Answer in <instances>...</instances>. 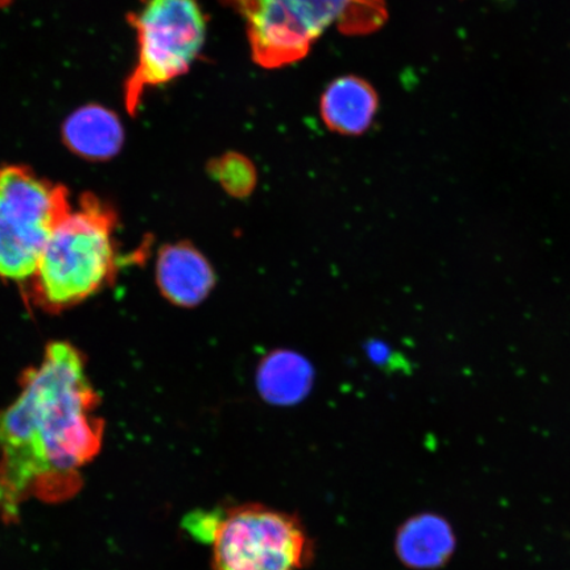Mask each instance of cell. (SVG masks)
Returning a JSON list of instances; mask_svg holds the SVG:
<instances>
[{"instance_id": "10", "label": "cell", "mask_w": 570, "mask_h": 570, "mask_svg": "<svg viewBox=\"0 0 570 570\" xmlns=\"http://www.w3.org/2000/svg\"><path fill=\"white\" fill-rule=\"evenodd\" d=\"M395 548L404 566L417 570L438 569L452 558L455 538L444 518L424 514L402 525Z\"/></svg>"}, {"instance_id": "12", "label": "cell", "mask_w": 570, "mask_h": 570, "mask_svg": "<svg viewBox=\"0 0 570 570\" xmlns=\"http://www.w3.org/2000/svg\"><path fill=\"white\" fill-rule=\"evenodd\" d=\"M208 169L212 178L234 198L252 196L258 183L254 164L237 153H229L212 160Z\"/></svg>"}, {"instance_id": "5", "label": "cell", "mask_w": 570, "mask_h": 570, "mask_svg": "<svg viewBox=\"0 0 570 570\" xmlns=\"http://www.w3.org/2000/svg\"><path fill=\"white\" fill-rule=\"evenodd\" d=\"M138 62L126 82L125 102L135 116L148 90L189 70L204 47L206 19L199 0H142L130 16Z\"/></svg>"}, {"instance_id": "13", "label": "cell", "mask_w": 570, "mask_h": 570, "mask_svg": "<svg viewBox=\"0 0 570 570\" xmlns=\"http://www.w3.org/2000/svg\"><path fill=\"white\" fill-rule=\"evenodd\" d=\"M7 3H10V0H0V7L6 6Z\"/></svg>"}, {"instance_id": "6", "label": "cell", "mask_w": 570, "mask_h": 570, "mask_svg": "<svg viewBox=\"0 0 570 570\" xmlns=\"http://www.w3.org/2000/svg\"><path fill=\"white\" fill-rule=\"evenodd\" d=\"M213 570H304L313 560L312 540L288 512L249 503L213 524Z\"/></svg>"}, {"instance_id": "7", "label": "cell", "mask_w": 570, "mask_h": 570, "mask_svg": "<svg viewBox=\"0 0 570 570\" xmlns=\"http://www.w3.org/2000/svg\"><path fill=\"white\" fill-rule=\"evenodd\" d=\"M155 276L161 296L180 308L202 305L217 285L216 269L202 249L189 240L160 248Z\"/></svg>"}, {"instance_id": "8", "label": "cell", "mask_w": 570, "mask_h": 570, "mask_svg": "<svg viewBox=\"0 0 570 570\" xmlns=\"http://www.w3.org/2000/svg\"><path fill=\"white\" fill-rule=\"evenodd\" d=\"M380 106L376 91L367 81L344 76L333 81L321 97V117L330 130L358 137L368 130Z\"/></svg>"}, {"instance_id": "3", "label": "cell", "mask_w": 570, "mask_h": 570, "mask_svg": "<svg viewBox=\"0 0 570 570\" xmlns=\"http://www.w3.org/2000/svg\"><path fill=\"white\" fill-rule=\"evenodd\" d=\"M246 21L254 61L267 69L291 66L309 53L327 28L375 31L387 18L383 0H224Z\"/></svg>"}, {"instance_id": "4", "label": "cell", "mask_w": 570, "mask_h": 570, "mask_svg": "<svg viewBox=\"0 0 570 570\" xmlns=\"http://www.w3.org/2000/svg\"><path fill=\"white\" fill-rule=\"evenodd\" d=\"M68 191L20 166L0 167V279L27 285L70 210Z\"/></svg>"}, {"instance_id": "2", "label": "cell", "mask_w": 570, "mask_h": 570, "mask_svg": "<svg viewBox=\"0 0 570 570\" xmlns=\"http://www.w3.org/2000/svg\"><path fill=\"white\" fill-rule=\"evenodd\" d=\"M116 214L85 196L56 225L28 284L36 305L61 312L106 287L117 274Z\"/></svg>"}, {"instance_id": "9", "label": "cell", "mask_w": 570, "mask_h": 570, "mask_svg": "<svg viewBox=\"0 0 570 570\" xmlns=\"http://www.w3.org/2000/svg\"><path fill=\"white\" fill-rule=\"evenodd\" d=\"M256 389L267 403L294 405L304 401L315 383V368L291 348H275L256 367Z\"/></svg>"}, {"instance_id": "1", "label": "cell", "mask_w": 570, "mask_h": 570, "mask_svg": "<svg viewBox=\"0 0 570 570\" xmlns=\"http://www.w3.org/2000/svg\"><path fill=\"white\" fill-rule=\"evenodd\" d=\"M98 404L82 354L52 342L0 410V522H18L28 499L60 503L78 493L81 469L102 446Z\"/></svg>"}, {"instance_id": "11", "label": "cell", "mask_w": 570, "mask_h": 570, "mask_svg": "<svg viewBox=\"0 0 570 570\" xmlns=\"http://www.w3.org/2000/svg\"><path fill=\"white\" fill-rule=\"evenodd\" d=\"M63 141L88 160L114 158L124 146L125 131L116 114L102 106H85L63 124Z\"/></svg>"}]
</instances>
